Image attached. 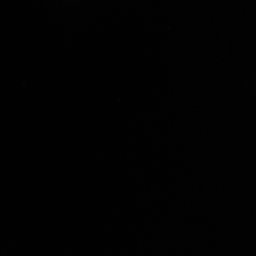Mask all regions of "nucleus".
Returning <instances> with one entry per match:
<instances>
[]
</instances>
